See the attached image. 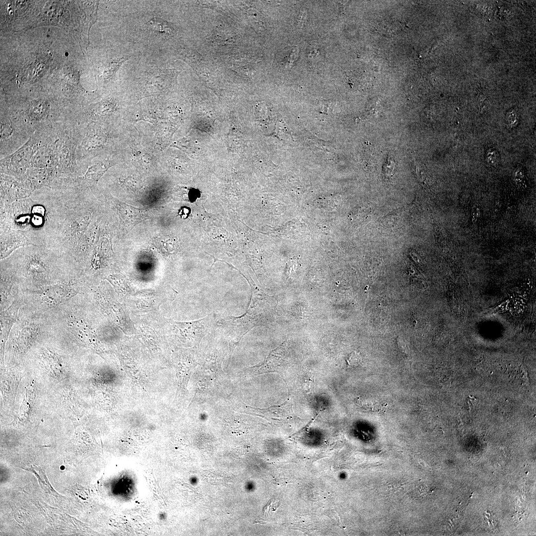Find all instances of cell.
<instances>
[{
  "instance_id": "9",
  "label": "cell",
  "mask_w": 536,
  "mask_h": 536,
  "mask_svg": "<svg viewBox=\"0 0 536 536\" xmlns=\"http://www.w3.org/2000/svg\"><path fill=\"white\" fill-rule=\"evenodd\" d=\"M320 412V411L318 413H317V414L315 416V417H313L311 419V420L306 425V426H305L304 427H303L302 429H301L298 432H297L295 433V434H293L292 435L290 436V437H293L296 438V437H298V436L301 435L302 433L305 431L308 428V427L311 425V424L312 423V422L315 421V420L316 419V418L318 416Z\"/></svg>"
},
{
  "instance_id": "5",
  "label": "cell",
  "mask_w": 536,
  "mask_h": 536,
  "mask_svg": "<svg viewBox=\"0 0 536 536\" xmlns=\"http://www.w3.org/2000/svg\"><path fill=\"white\" fill-rule=\"evenodd\" d=\"M19 300L13 302L6 310L0 313V333L1 342L7 339L10 331L17 320L18 311L20 307Z\"/></svg>"
},
{
  "instance_id": "4",
  "label": "cell",
  "mask_w": 536,
  "mask_h": 536,
  "mask_svg": "<svg viewBox=\"0 0 536 536\" xmlns=\"http://www.w3.org/2000/svg\"><path fill=\"white\" fill-rule=\"evenodd\" d=\"M76 292L68 284H60L45 288L40 293L42 301L49 305L57 304L72 296Z\"/></svg>"
},
{
  "instance_id": "8",
  "label": "cell",
  "mask_w": 536,
  "mask_h": 536,
  "mask_svg": "<svg viewBox=\"0 0 536 536\" xmlns=\"http://www.w3.org/2000/svg\"><path fill=\"white\" fill-rule=\"evenodd\" d=\"M248 17L252 25L256 29H262L264 26L265 21L261 13L255 9H250L247 11Z\"/></svg>"
},
{
  "instance_id": "7",
  "label": "cell",
  "mask_w": 536,
  "mask_h": 536,
  "mask_svg": "<svg viewBox=\"0 0 536 536\" xmlns=\"http://www.w3.org/2000/svg\"><path fill=\"white\" fill-rule=\"evenodd\" d=\"M285 352V346L283 343L272 351L267 360L260 366L261 371H264L265 368H275L282 365L284 362Z\"/></svg>"
},
{
  "instance_id": "2",
  "label": "cell",
  "mask_w": 536,
  "mask_h": 536,
  "mask_svg": "<svg viewBox=\"0 0 536 536\" xmlns=\"http://www.w3.org/2000/svg\"><path fill=\"white\" fill-rule=\"evenodd\" d=\"M130 61L121 74V82L138 97L162 94L175 78L166 57L138 54Z\"/></svg>"
},
{
  "instance_id": "1",
  "label": "cell",
  "mask_w": 536,
  "mask_h": 536,
  "mask_svg": "<svg viewBox=\"0 0 536 536\" xmlns=\"http://www.w3.org/2000/svg\"><path fill=\"white\" fill-rule=\"evenodd\" d=\"M165 2L130 1L129 10L121 12V41L139 55L166 57L177 29L167 17Z\"/></svg>"
},
{
  "instance_id": "3",
  "label": "cell",
  "mask_w": 536,
  "mask_h": 536,
  "mask_svg": "<svg viewBox=\"0 0 536 536\" xmlns=\"http://www.w3.org/2000/svg\"><path fill=\"white\" fill-rule=\"evenodd\" d=\"M15 251L22 256V269L26 275L37 281L45 280L51 276L48 258L53 251L45 247L30 245Z\"/></svg>"
},
{
  "instance_id": "6",
  "label": "cell",
  "mask_w": 536,
  "mask_h": 536,
  "mask_svg": "<svg viewBox=\"0 0 536 536\" xmlns=\"http://www.w3.org/2000/svg\"><path fill=\"white\" fill-rule=\"evenodd\" d=\"M115 207L118 210L121 219L129 225H134L142 220V213L139 209L121 202L114 201Z\"/></svg>"
}]
</instances>
